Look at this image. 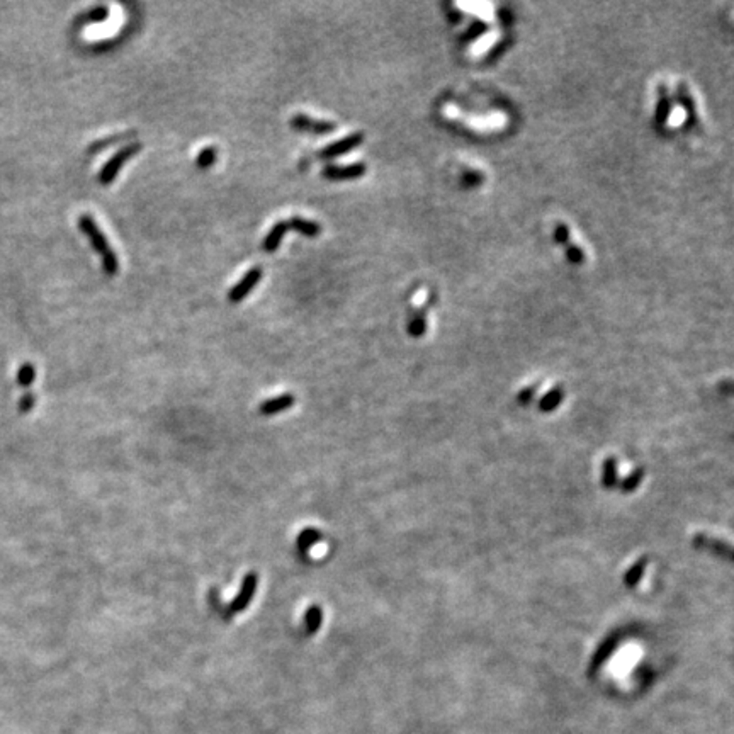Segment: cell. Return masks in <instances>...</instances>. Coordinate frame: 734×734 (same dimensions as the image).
I'll return each instance as SVG.
<instances>
[{
    "label": "cell",
    "instance_id": "cell-1",
    "mask_svg": "<svg viewBox=\"0 0 734 734\" xmlns=\"http://www.w3.org/2000/svg\"><path fill=\"white\" fill-rule=\"evenodd\" d=\"M78 228H80L82 233L90 240L94 250L97 252L100 259H102L104 272L109 275H115L117 270H119V260H117L115 250H112L107 238L104 237V233L100 231L97 223L94 221V218H92L90 214H80V216H78Z\"/></svg>",
    "mask_w": 734,
    "mask_h": 734
},
{
    "label": "cell",
    "instance_id": "cell-2",
    "mask_svg": "<svg viewBox=\"0 0 734 734\" xmlns=\"http://www.w3.org/2000/svg\"><path fill=\"white\" fill-rule=\"evenodd\" d=\"M139 150H142V145H139V143H131V145L117 150L115 155H112L111 159L104 164V167L100 169L99 182L102 184V186H109V184H111L117 177V174H119L122 165H124L126 161L131 159V156L138 155Z\"/></svg>",
    "mask_w": 734,
    "mask_h": 734
},
{
    "label": "cell",
    "instance_id": "cell-3",
    "mask_svg": "<svg viewBox=\"0 0 734 734\" xmlns=\"http://www.w3.org/2000/svg\"><path fill=\"white\" fill-rule=\"evenodd\" d=\"M364 143V134L362 133H352L349 137H345L339 142L331 143V145L323 147L320 151H318V159L321 160H331L336 159V156L345 155V153L356 150L357 147H361Z\"/></svg>",
    "mask_w": 734,
    "mask_h": 734
},
{
    "label": "cell",
    "instance_id": "cell-4",
    "mask_svg": "<svg viewBox=\"0 0 734 734\" xmlns=\"http://www.w3.org/2000/svg\"><path fill=\"white\" fill-rule=\"evenodd\" d=\"M291 128L294 131H303V133L329 134L336 129V124L334 121L314 119V117L306 115H296L291 117Z\"/></svg>",
    "mask_w": 734,
    "mask_h": 734
},
{
    "label": "cell",
    "instance_id": "cell-5",
    "mask_svg": "<svg viewBox=\"0 0 734 734\" xmlns=\"http://www.w3.org/2000/svg\"><path fill=\"white\" fill-rule=\"evenodd\" d=\"M262 275H264V270H262V267H252L250 270H248V272L245 274L243 277L240 279V281L230 289V292H228L230 303H240V301H243L245 298H247V296L252 292L253 287L260 282Z\"/></svg>",
    "mask_w": 734,
    "mask_h": 734
},
{
    "label": "cell",
    "instance_id": "cell-6",
    "mask_svg": "<svg viewBox=\"0 0 734 734\" xmlns=\"http://www.w3.org/2000/svg\"><path fill=\"white\" fill-rule=\"evenodd\" d=\"M366 172V164L356 161V164L342 165V167L340 165H326L321 170V177L329 179V181H353V179H361Z\"/></svg>",
    "mask_w": 734,
    "mask_h": 734
},
{
    "label": "cell",
    "instance_id": "cell-7",
    "mask_svg": "<svg viewBox=\"0 0 734 734\" xmlns=\"http://www.w3.org/2000/svg\"><path fill=\"white\" fill-rule=\"evenodd\" d=\"M287 225H289V230L298 231L299 235H303V237H308V238H317L318 235L321 233L320 223L304 220V218H301V216H292L291 220L287 221Z\"/></svg>",
    "mask_w": 734,
    "mask_h": 734
},
{
    "label": "cell",
    "instance_id": "cell-8",
    "mask_svg": "<svg viewBox=\"0 0 734 734\" xmlns=\"http://www.w3.org/2000/svg\"><path fill=\"white\" fill-rule=\"evenodd\" d=\"M289 231V225H287V221H277L275 225L270 228V231L267 233V237L264 238V250L267 253H272L279 248V245H281L284 235Z\"/></svg>",
    "mask_w": 734,
    "mask_h": 734
},
{
    "label": "cell",
    "instance_id": "cell-9",
    "mask_svg": "<svg viewBox=\"0 0 734 734\" xmlns=\"http://www.w3.org/2000/svg\"><path fill=\"white\" fill-rule=\"evenodd\" d=\"M292 403H294V396L289 395V393H286V395H282L279 398H272V400H267L265 403H262L260 412L264 415H275L279 412H284V410L291 408Z\"/></svg>",
    "mask_w": 734,
    "mask_h": 734
},
{
    "label": "cell",
    "instance_id": "cell-10",
    "mask_svg": "<svg viewBox=\"0 0 734 734\" xmlns=\"http://www.w3.org/2000/svg\"><path fill=\"white\" fill-rule=\"evenodd\" d=\"M253 592H255V575H248L247 578L243 580L242 592H240V595L237 597V600L233 602V605L230 607V610L238 612V610L245 609V607L248 605V602H250Z\"/></svg>",
    "mask_w": 734,
    "mask_h": 734
},
{
    "label": "cell",
    "instance_id": "cell-11",
    "mask_svg": "<svg viewBox=\"0 0 734 734\" xmlns=\"http://www.w3.org/2000/svg\"><path fill=\"white\" fill-rule=\"evenodd\" d=\"M676 95H679V102L685 107V112H687L690 124H696V121H697L696 100H693V95H690L687 85L679 84V87H676Z\"/></svg>",
    "mask_w": 734,
    "mask_h": 734
},
{
    "label": "cell",
    "instance_id": "cell-12",
    "mask_svg": "<svg viewBox=\"0 0 734 734\" xmlns=\"http://www.w3.org/2000/svg\"><path fill=\"white\" fill-rule=\"evenodd\" d=\"M671 112V102L670 97H668V89L665 85H659V100H658V111H656V122L658 124H665L668 121Z\"/></svg>",
    "mask_w": 734,
    "mask_h": 734
},
{
    "label": "cell",
    "instance_id": "cell-13",
    "mask_svg": "<svg viewBox=\"0 0 734 734\" xmlns=\"http://www.w3.org/2000/svg\"><path fill=\"white\" fill-rule=\"evenodd\" d=\"M216 156H218V153L214 147L203 148V150L199 151L198 159H196V165H198V169H201V170H206L209 167H213L214 161H216Z\"/></svg>",
    "mask_w": 734,
    "mask_h": 734
},
{
    "label": "cell",
    "instance_id": "cell-14",
    "mask_svg": "<svg viewBox=\"0 0 734 734\" xmlns=\"http://www.w3.org/2000/svg\"><path fill=\"white\" fill-rule=\"evenodd\" d=\"M565 248H566L568 260H570L571 264H576V265L583 264V262H585V252L581 250L578 245H575V243L570 242L568 245H565Z\"/></svg>",
    "mask_w": 734,
    "mask_h": 734
},
{
    "label": "cell",
    "instance_id": "cell-15",
    "mask_svg": "<svg viewBox=\"0 0 734 734\" xmlns=\"http://www.w3.org/2000/svg\"><path fill=\"white\" fill-rule=\"evenodd\" d=\"M321 622V610L318 607H309L308 614H306V624H308V631L314 632L320 626Z\"/></svg>",
    "mask_w": 734,
    "mask_h": 734
},
{
    "label": "cell",
    "instance_id": "cell-16",
    "mask_svg": "<svg viewBox=\"0 0 734 734\" xmlns=\"http://www.w3.org/2000/svg\"><path fill=\"white\" fill-rule=\"evenodd\" d=\"M34 376H36V373H34L33 364L26 362L19 369V373H17V379H19V384H23V386H29L34 381Z\"/></svg>",
    "mask_w": 734,
    "mask_h": 734
},
{
    "label": "cell",
    "instance_id": "cell-17",
    "mask_svg": "<svg viewBox=\"0 0 734 734\" xmlns=\"http://www.w3.org/2000/svg\"><path fill=\"white\" fill-rule=\"evenodd\" d=\"M107 16H109L107 7L99 6V7L92 9L89 14L84 17V21H90V23H102V21L107 19Z\"/></svg>",
    "mask_w": 734,
    "mask_h": 734
},
{
    "label": "cell",
    "instance_id": "cell-18",
    "mask_svg": "<svg viewBox=\"0 0 734 734\" xmlns=\"http://www.w3.org/2000/svg\"><path fill=\"white\" fill-rule=\"evenodd\" d=\"M554 240L561 245L570 243V230H568L565 223H556V226H554Z\"/></svg>",
    "mask_w": 734,
    "mask_h": 734
},
{
    "label": "cell",
    "instance_id": "cell-19",
    "mask_svg": "<svg viewBox=\"0 0 734 734\" xmlns=\"http://www.w3.org/2000/svg\"><path fill=\"white\" fill-rule=\"evenodd\" d=\"M410 331H412V335H420L425 331V312L417 313V317L410 323Z\"/></svg>",
    "mask_w": 734,
    "mask_h": 734
},
{
    "label": "cell",
    "instance_id": "cell-20",
    "mask_svg": "<svg viewBox=\"0 0 734 734\" xmlns=\"http://www.w3.org/2000/svg\"><path fill=\"white\" fill-rule=\"evenodd\" d=\"M122 138H128V137H124V134H117V137H115V138H106V139H102V142L94 143V145L90 147V151H102L104 148L112 145V143L119 142V139H122Z\"/></svg>",
    "mask_w": 734,
    "mask_h": 734
},
{
    "label": "cell",
    "instance_id": "cell-21",
    "mask_svg": "<svg viewBox=\"0 0 734 734\" xmlns=\"http://www.w3.org/2000/svg\"><path fill=\"white\" fill-rule=\"evenodd\" d=\"M484 31H486V26H484L483 23H476L469 28V31H467V36L471 38H478L479 34H483Z\"/></svg>",
    "mask_w": 734,
    "mask_h": 734
}]
</instances>
